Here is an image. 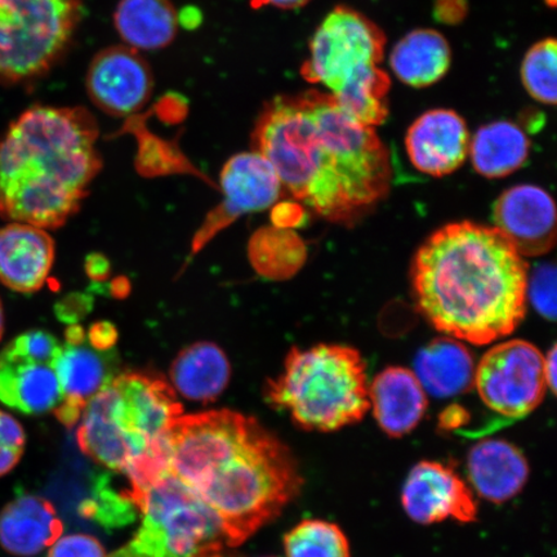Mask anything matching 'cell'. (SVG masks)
Masks as SVG:
<instances>
[{
    "label": "cell",
    "instance_id": "cell-1",
    "mask_svg": "<svg viewBox=\"0 0 557 557\" xmlns=\"http://www.w3.org/2000/svg\"><path fill=\"white\" fill-rule=\"evenodd\" d=\"M253 150L273 164L292 197L334 224L363 218L392 186V160L375 129L319 90L270 101Z\"/></svg>",
    "mask_w": 557,
    "mask_h": 557
},
{
    "label": "cell",
    "instance_id": "cell-2",
    "mask_svg": "<svg viewBox=\"0 0 557 557\" xmlns=\"http://www.w3.org/2000/svg\"><path fill=\"white\" fill-rule=\"evenodd\" d=\"M528 263L496 227L456 222L416 253L412 282L422 315L448 337L484 346L518 329L527 311Z\"/></svg>",
    "mask_w": 557,
    "mask_h": 557
},
{
    "label": "cell",
    "instance_id": "cell-3",
    "mask_svg": "<svg viewBox=\"0 0 557 557\" xmlns=\"http://www.w3.org/2000/svg\"><path fill=\"white\" fill-rule=\"evenodd\" d=\"M97 125L83 109L33 107L0 139V218L58 228L101 170Z\"/></svg>",
    "mask_w": 557,
    "mask_h": 557
},
{
    "label": "cell",
    "instance_id": "cell-4",
    "mask_svg": "<svg viewBox=\"0 0 557 557\" xmlns=\"http://www.w3.org/2000/svg\"><path fill=\"white\" fill-rule=\"evenodd\" d=\"M304 484L287 445L256 420L242 443L197 493L218 515L226 545L239 546L282 513Z\"/></svg>",
    "mask_w": 557,
    "mask_h": 557
},
{
    "label": "cell",
    "instance_id": "cell-5",
    "mask_svg": "<svg viewBox=\"0 0 557 557\" xmlns=\"http://www.w3.org/2000/svg\"><path fill=\"white\" fill-rule=\"evenodd\" d=\"M368 389L367 366L358 350L318 345L288 354L283 373L268 383L267 398L297 426L333 433L363 420L371 408Z\"/></svg>",
    "mask_w": 557,
    "mask_h": 557
},
{
    "label": "cell",
    "instance_id": "cell-6",
    "mask_svg": "<svg viewBox=\"0 0 557 557\" xmlns=\"http://www.w3.org/2000/svg\"><path fill=\"white\" fill-rule=\"evenodd\" d=\"M138 510L135 537L109 557H198L226 545L218 515L174 473L145 494Z\"/></svg>",
    "mask_w": 557,
    "mask_h": 557
},
{
    "label": "cell",
    "instance_id": "cell-7",
    "mask_svg": "<svg viewBox=\"0 0 557 557\" xmlns=\"http://www.w3.org/2000/svg\"><path fill=\"white\" fill-rule=\"evenodd\" d=\"M79 18V0H0V82H25L48 72Z\"/></svg>",
    "mask_w": 557,
    "mask_h": 557
},
{
    "label": "cell",
    "instance_id": "cell-8",
    "mask_svg": "<svg viewBox=\"0 0 557 557\" xmlns=\"http://www.w3.org/2000/svg\"><path fill=\"white\" fill-rule=\"evenodd\" d=\"M385 47V34L373 21L341 5L312 35L309 59L301 73L306 81L323 86L334 95L380 67Z\"/></svg>",
    "mask_w": 557,
    "mask_h": 557
},
{
    "label": "cell",
    "instance_id": "cell-9",
    "mask_svg": "<svg viewBox=\"0 0 557 557\" xmlns=\"http://www.w3.org/2000/svg\"><path fill=\"white\" fill-rule=\"evenodd\" d=\"M473 385L493 412L519 420L545 398V357L527 341L498 344L480 360Z\"/></svg>",
    "mask_w": 557,
    "mask_h": 557
},
{
    "label": "cell",
    "instance_id": "cell-10",
    "mask_svg": "<svg viewBox=\"0 0 557 557\" xmlns=\"http://www.w3.org/2000/svg\"><path fill=\"white\" fill-rule=\"evenodd\" d=\"M59 339L46 331L20 334L0 351V401L20 413L54 412L62 392L54 363Z\"/></svg>",
    "mask_w": 557,
    "mask_h": 557
},
{
    "label": "cell",
    "instance_id": "cell-11",
    "mask_svg": "<svg viewBox=\"0 0 557 557\" xmlns=\"http://www.w3.org/2000/svg\"><path fill=\"white\" fill-rule=\"evenodd\" d=\"M253 421L227 409L180 416L169 429L174 475L197 492L238 448Z\"/></svg>",
    "mask_w": 557,
    "mask_h": 557
},
{
    "label": "cell",
    "instance_id": "cell-12",
    "mask_svg": "<svg viewBox=\"0 0 557 557\" xmlns=\"http://www.w3.org/2000/svg\"><path fill=\"white\" fill-rule=\"evenodd\" d=\"M117 426L134 443L138 455L183 416L176 393L163 380L143 373L117 375L101 389Z\"/></svg>",
    "mask_w": 557,
    "mask_h": 557
},
{
    "label": "cell",
    "instance_id": "cell-13",
    "mask_svg": "<svg viewBox=\"0 0 557 557\" xmlns=\"http://www.w3.org/2000/svg\"><path fill=\"white\" fill-rule=\"evenodd\" d=\"M221 189L224 200L207 215L195 235L193 255L243 214L273 206L281 197L283 186L273 164L253 150L227 160L221 172Z\"/></svg>",
    "mask_w": 557,
    "mask_h": 557
},
{
    "label": "cell",
    "instance_id": "cell-14",
    "mask_svg": "<svg viewBox=\"0 0 557 557\" xmlns=\"http://www.w3.org/2000/svg\"><path fill=\"white\" fill-rule=\"evenodd\" d=\"M86 86L97 108L110 115L127 116L149 101L154 78L138 51L128 46H114L95 55Z\"/></svg>",
    "mask_w": 557,
    "mask_h": 557
},
{
    "label": "cell",
    "instance_id": "cell-15",
    "mask_svg": "<svg viewBox=\"0 0 557 557\" xmlns=\"http://www.w3.org/2000/svg\"><path fill=\"white\" fill-rule=\"evenodd\" d=\"M404 511L417 524L445 520L473 522L478 518L475 497L450 466L436 461L417 463L404 483Z\"/></svg>",
    "mask_w": 557,
    "mask_h": 557
},
{
    "label": "cell",
    "instance_id": "cell-16",
    "mask_svg": "<svg viewBox=\"0 0 557 557\" xmlns=\"http://www.w3.org/2000/svg\"><path fill=\"white\" fill-rule=\"evenodd\" d=\"M494 227L528 259L547 255L556 242V208L552 195L534 185L511 187L494 206Z\"/></svg>",
    "mask_w": 557,
    "mask_h": 557
},
{
    "label": "cell",
    "instance_id": "cell-17",
    "mask_svg": "<svg viewBox=\"0 0 557 557\" xmlns=\"http://www.w3.org/2000/svg\"><path fill=\"white\" fill-rule=\"evenodd\" d=\"M406 148L418 171L433 177L448 176L469 157L468 124L456 111L430 110L410 125Z\"/></svg>",
    "mask_w": 557,
    "mask_h": 557
},
{
    "label": "cell",
    "instance_id": "cell-18",
    "mask_svg": "<svg viewBox=\"0 0 557 557\" xmlns=\"http://www.w3.org/2000/svg\"><path fill=\"white\" fill-rule=\"evenodd\" d=\"M54 260V243L45 228L21 222L0 228V282L20 294L44 287Z\"/></svg>",
    "mask_w": 557,
    "mask_h": 557
},
{
    "label": "cell",
    "instance_id": "cell-19",
    "mask_svg": "<svg viewBox=\"0 0 557 557\" xmlns=\"http://www.w3.org/2000/svg\"><path fill=\"white\" fill-rule=\"evenodd\" d=\"M113 358L103 351L83 344L61 347L54 369L62 392V401L54 410L65 426L72 428L81 420L87 404L115 379Z\"/></svg>",
    "mask_w": 557,
    "mask_h": 557
},
{
    "label": "cell",
    "instance_id": "cell-20",
    "mask_svg": "<svg viewBox=\"0 0 557 557\" xmlns=\"http://www.w3.org/2000/svg\"><path fill=\"white\" fill-rule=\"evenodd\" d=\"M369 404L383 433L403 437L412 433L426 413L428 393L407 368L392 367L369 386Z\"/></svg>",
    "mask_w": 557,
    "mask_h": 557
},
{
    "label": "cell",
    "instance_id": "cell-21",
    "mask_svg": "<svg viewBox=\"0 0 557 557\" xmlns=\"http://www.w3.org/2000/svg\"><path fill=\"white\" fill-rule=\"evenodd\" d=\"M468 472L479 496L499 505L518 496L525 486L529 463L511 443L487 438L470 450Z\"/></svg>",
    "mask_w": 557,
    "mask_h": 557
},
{
    "label": "cell",
    "instance_id": "cell-22",
    "mask_svg": "<svg viewBox=\"0 0 557 557\" xmlns=\"http://www.w3.org/2000/svg\"><path fill=\"white\" fill-rule=\"evenodd\" d=\"M64 532L54 507L45 498L24 494L0 512V545L7 553L29 557L51 547Z\"/></svg>",
    "mask_w": 557,
    "mask_h": 557
},
{
    "label": "cell",
    "instance_id": "cell-23",
    "mask_svg": "<svg viewBox=\"0 0 557 557\" xmlns=\"http://www.w3.org/2000/svg\"><path fill=\"white\" fill-rule=\"evenodd\" d=\"M475 368L461 341L443 337L431 341L418 352L413 373L424 392L436 398H451L473 386Z\"/></svg>",
    "mask_w": 557,
    "mask_h": 557
},
{
    "label": "cell",
    "instance_id": "cell-24",
    "mask_svg": "<svg viewBox=\"0 0 557 557\" xmlns=\"http://www.w3.org/2000/svg\"><path fill=\"white\" fill-rule=\"evenodd\" d=\"M178 13L171 0H121L114 26L125 46L157 51L170 46L178 30Z\"/></svg>",
    "mask_w": 557,
    "mask_h": 557
},
{
    "label": "cell",
    "instance_id": "cell-25",
    "mask_svg": "<svg viewBox=\"0 0 557 557\" xmlns=\"http://www.w3.org/2000/svg\"><path fill=\"white\" fill-rule=\"evenodd\" d=\"M451 51L448 40L436 30L410 32L396 44L389 66L406 85L423 88L435 85L448 73Z\"/></svg>",
    "mask_w": 557,
    "mask_h": 557
},
{
    "label": "cell",
    "instance_id": "cell-26",
    "mask_svg": "<svg viewBox=\"0 0 557 557\" xmlns=\"http://www.w3.org/2000/svg\"><path fill=\"white\" fill-rule=\"evenodd\" d=\"M230 368L224 351L212 343L194 344L178 354L171 367V380L186 399L212 403L228 385Z\"/></svg>",
    "mask_w": 557,
    "mask_h": 557
},
{
    "label": "cell",
    "instance_id": "cell-27",
    "mask_svg": "<svg viewBox=\"0 0 557 557\" xmlns=\"http://www.w3.org/2000/svg\"><path fill=\"white\" fill-rule=\"evenodd\" d=\"M531 141L518 124L493 122L479 128L470 139L469 156L473 169L486 178H503L527 162Z\"/></svg>",
    "mask_w": 557,
    "mask_h": 557
},
{
    "label": "cell",
    "instance_id": "cell-28",
    "mask_svg": "<svg viewBox=\"0 0 557 557\" xmlns=\"http://www.w3.org/2000/svg\"><path fill=\"white\" fill-rule=\"evenodd\" d=\"M287 557H351L343 529L324 520H305L284 539Z\"/></svg>",
    "mask_w": 557,
    "mask_h": 557
},
{
    "label": "cell",
    "instance_id": "cell-29",
    "mask_svg": "<svg viewBox=\"0 0 557 557\" xmlns=\"http://www.w3.org/2000/svg\"><path fill=\"white\" fill-rule=\"evenodd\" d=\"M129 480L128 496L138 508L146 493L172 471V449L169 431L159 435L122 470Z\"/></svg>",
    "mask_w": 557,
    "mask_h": 557
},
{
    "label": "cell",
    "instance_id": "cell-30",
    "mask_svg": "<svg viewBox=\"0 0 557 557\" xmlns=\"http://www.w3.org/2000/svg\"><path fill=\"white\" fill-rule=\"evenodd\" d=\"M557 46L547 38L535 44L521 64V81L535 101L556 103Z\"/></svg>",
    "mask_w": 557,
    "mask_h": 557
},
{
    "label": "cell",
    "instance_id": "cell-31",
    "mask_svg": "<svg viewBox=\"0 0 557 557\" xmlns=\"http://www.w3.org/2000/svg\"><path fill=\"white\" fill-rule=\"evenodd\" d=\"M137 506L128 496V490L116 493L102 478L97 482L95 496L82 505L86 518L99 521L103 527H123L136 519Z\"/></svg>",
    "mask_w": 557,
    "mask_h": 557
},
{
    "label": "cell",
    "instance_id": "cell-32",
    "mask_svg": "<svg viewBox=\"0 0 557 557\" xmlns=\"http://www.w3.org/2000/svg\"><path fill=\"white\" fill-rule=\"evenodd\" d=\"M527 298L547 320L556 319V270L554 264H541L528 276Z\"/></svg>",
    "mask_w": 557,
    "mask_h": 557
},
{
    "label": "cell",
    "instance_id": "cell-33",
    "mask_svg": "<svg viewBox=\"0 0 557 557\" xmlns=\"http://www.w3.org/2000/svg\"><path fill=\"white\" fill-rule=\"evenodd\" d=\"M26 435L24 428L9 413L0 410V476L16 468L24 455Z\"/></svg>",
    "mask_w": 557,
    "mask_h": 557
},
{
    "label": "cell",
    "instance_id": "cell-34",
    "mask_svg": "<svg viewBox=\"0 0 557 557\" xmlns=\"http://www.w3.org/2000/svg\"><path fill=\"white\" fill-rule=\"evenodd\" d=\"M48 557H107L99 541L87 534H72L55 541Z\"/></svg>",
    "mask_w": 557,
    "mask_h": 557
},
{
    "label": "cell",
    "instance_id": "cell-35",
    "mask_svg": "<svg viewBox=\"0 0 557 557\" xmlns=\"http://www.w3.org/2000/svg\"><path fill=\"white\" fill-rule=\"evenodd\" d=\"M88 337L95 350L111 351L116 343L117 332L113 324L100 322L90 326Z\"/></svg>",
    "mask_w": 557,
    "mask_h": 557
},
{
    "label": "cell",
    "instance_id": "cell-36",
    "mask_svg": "<svg viewBox=\"0 0 557 557\" xmlns=\"http://www.w3.org/2000/svg\"><path fill=\"white\" fill-rule=\"evenodd\" d=\"M87 302L88 299L85 296H70L55 306V312H58L61 322L64 320V322L74 323L76 319L82 318L88 311Z\"/></svg>",
    "mask_w": 557,
    "mask_h": 557
},
{
    "label": "cell",
    "instance_id": "cell-37",
    "mask_svg": "<svg viewBox=\"0 0 557 557\" xmlns=\"http://www.w3.org/2000/svg\"><path fill=\"white\" fill-rule=\"evenodd\" d=\"M465 0H437L436 16L444 23H456L465 16Z\"/></svg>",
    "mask_w": 557,
    "mask_h": 557
},
{
    "label": "cell",
    "instance_id": "cell-38",
    "mask_svg": "<svg viewBox=\"0 0 557 557\" xmlns=\"http://www.w3.org/2000/svg\"><path fill=\"white\" fill-rule=\"evenodd\" d=\"M87 273L95 281H103L110 273V264L101 255L89 256L86 262Z\"/></svg>",
    "mask_w": 557,
    "mask_h": 557
},
{
    "label": "cell",
    "instance_id": "cell-39",
    "mask_svg": "<svg viewBox=\"0 0 557 557\" xmlns=\"http://www.w3.org/2000/svg\"><path fill=\"white\" fill-rule=\"evenodd\" d=\"M557 351L556 346H553L552 350L545 357V377L546 385L549 388V392L553 394L556 393V383H557Z\"/></svg>",
    "mask_w": 557,
    "mask_h": 557
},
{
    "label": "cell",
    "instance_id": "cell-40",
    "mask_svg": "<svg viewBox=\"0 0 557 557\" xmlns=\"http://www.w3.org/2000/svg\"><path fill=\"white\" fill-rule=\"evenodd\" d=\"M310 0H255L256 7L271 5L281 10H297L308 4Z\"/></svg>",
    "mask_w": 557,
    "mask_h": 557
},
{
    "label": "cell",
    "instance_id": "cell-41",
    "mask_svg": "<svg viewBox=\"0 0 557 557\" xmlns=\"http://www.w3.org/2000/svg\"><path fill=\"white\" fill-rule=\"evenodd\" d=\"M86 334L79 325H72L66 331V339L70 345L85 344Z\"/></svg>",
    "mask_w": 557,
    "mask_h": 557
},
{
    "label": "cell",
    "instance_id": "cell-42",
    "mask_svg": "<svg viewBox=\"0 0 557 557\" xmlns=\"http://www.w3.org/2000/svg\"><path fill=\"white\" fill-rule=\"evenodd\" d=\"M4 333V311L2 301H0V339H2Z\"/></svg>",
    "mask_w": 557,
    "mask_h": 557
},
{
    "label": "cell",
    "instance_id": "cell-43",
    "mask_svg": "<svg viewBox=\"0 0 557 557\" xmlns=\"http://www.w3.org/2000/svg\"><path fill=\"white\" fill-rule=\"evenodd\" d=\"M198 557H222V556L219 554V552H215V553L203 554Z\"/></svg>",
    "mask_w": 557,
    "mask_h": 557
},
{
    "label": "cell",
    "instance_id": "cell-44",
    "mask_svg": "<svg viewBox=\"0 0 557 557\" xmlns=\"http://www.w3.org/2000/svg\"><path fill=\"white\" fill-rule=\"evenodd\" d=\"M546 3L554 7L556 3V0H546Z\"/></svg>",
    "mask_w": 557,
    "mask_h": 557
}]
</instances>
